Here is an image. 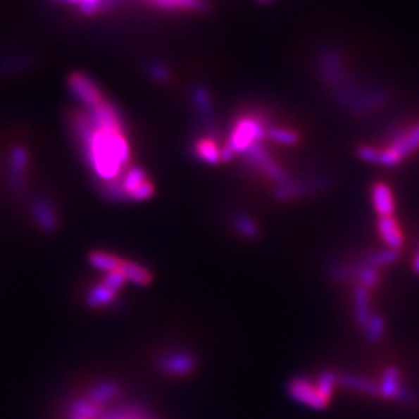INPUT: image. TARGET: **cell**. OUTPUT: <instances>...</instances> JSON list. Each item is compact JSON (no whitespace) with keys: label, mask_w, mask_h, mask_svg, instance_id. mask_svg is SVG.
Segmentation results:
<instances>
[{"label":"cell","mask_w":419,"mask_h":419,"mask_svg":"<svg viewBox=\"0 0 419 419\" xmlns=\"http://www.w3.org/2000/svg\"><path fill=\"white\" fill-rule=\"evenodd\" d=\"M73 127L95 176L106 184L118 180L123 174V168L131 162V148L123 129L121 131L98 129L90 123L87 113L81 112L75 113Z\"/></svg>","instance_id":"cell-1"},{"label":"cell","mask_w":419,"mask_h":419,"mask_svg":"<svg viewBox=\"0 0 419 419\" xmlns=\"http://www.w3.org/2000/svg\"><path fill=\"white\" fill-rule=\"evenodd\" d=\"M339 385V375L331 370H323L315 380L295 377L287 385L291 398L312 410H325L332 399L335 387Z\"/></svg>","instance_id":"cell-2"},{"label":"cell","mask_w":419,"mask_h":419,"mask_svg":"<svg viewBox=\"0 0 419 419\" xmlns=\"http://www.w3.org/2000/svg\"><path fill=\"white\" fill-rule=\"evenodd\" d=\"M315 68L320 82L331 92L342 82L354 75L348 67L346 55L340 47L334 44H322L315 53Z\"/></svg>","instance_id":"cell-3"},{"label":"cell","mask_w":419,"mask_h":419,"mask_svg":"<svg viewBox=\"0 0 419 419\" xmlns=\"http://www.w3.org/2000/svg\"><path fill=\"white\" fill-rule=\"evenodd\" d=\"M390 144L385 149L377 148L376 165L393 168L401 165L408 156L419 149V125L413 127H399L393 131Z\"/></svg>","instance_id":"cell-4"},{"label":"cell","mask_w":419,"mask_h":419,"mask_svg":"<svg viewBox=\"0 0 419 419\" xmlns=\"http://www.w3.org/2000/svg\"><path fill=\"white\" fill-rule=\"evenodd\" d=\"M393 90L392 87L380 82H367L362 84L359 94L356 100L349 106L346 112L353 117H365L371 113L379 112L390 106L393 101Z\"/></svg>","instance_id":"cell-5"},{"label":"cell","mask_w":419,"mask_h":419,"mask_svg":"<svg viewBox=\"0 0 419 419\" xmlns=\"http://www.w3.org/2000/svg\"><path fill=\"white\" fill-rule=\"evenodd\" d=\"M269 126L260 115H244L234 123L227 146L242 156L250 146L263 143Z\"/></svg>","instance_id":"cell-6"},{"label":"cell","mask_w":419,"mask_h":419,"mask_svg":"<svg viewBox=\"0 0 419 419\" xmlns=\"http://www.w3.org/2000/svg\"><path fill=\"white\" fill-rule=\"evenodd\" d=\"M332 184H334V179L331 176H327V174H320V176H312L303 180L291 179L287 184L275 187V189H273V197L281 202L301 199V197L326 192V189H330L332 187Z\"/></svg>","instance_id":"cell-7"},{"label":"cell","mask_w":419,"mask_h":419,"mask_svg":"<svg viewBox=\"0 0 419 419\" xmlns=\"http://www.w3.org/2000/svg\"><path fill=\"white\" fill-rule=\"evenodd\" d=\"M242 157L251 170L264 174V176L269 177L277 187L284 185L291 180L289 174L275 162V160L272 158L270 152L263 143H256L254 146H250L246 152H244Z\"/></svg>","instance_id":"cell-8"},{"label":"cell","mask_w":419,"mask_h":419,"mask_svg":"<svg viewBox=\"0 0 419 419\" xmlns=\"http://www.w3.org/2000/svg\"><path fill=\"white\" fill-rule=\"evenodd\" d=\"M90 263H92L96 269L108 273L120 272L121 275H125L126 280H131L137 284H146L151 280L148 270L142 268V265L120 260V258L111 254H104V251H94V254L90 255Z\"/></svg>","instance_id":"cell-9"},{"label":"cell","mask_w":419,"mask_h":419,"mask_svg":"<svg viewBox=\"0 0 419 419\" xmlns=\"http://www.w3.org/2000/svg\"><path fill=\"white\" fill-rule=\"evenodd\" d=\"M379 398L388 401H399V402H413L415 393L404 385L401 371L396 367H388L384 370L382 377L377 382Z\"/></svg>","instance_id":"cell-10"},{"label":"cell","mask_w":419,"mask_h":419,"mask_svg":"<svg viewBox=\"0 0 419 419\" xmlns=\"http://www.w3.org/2000/svg\"><path fill=\"white\" fill-rule=\"evenodd\" d=\"M68 89L86 109H92L104 100L101 90L98 89L95 81L80 72H75L68 76Z\"/></svg>","instance_id":"cell-11"},{"label":"cell","mask_w":419,"mask_h":419,"mask_svg":"<svg viewBox=\"0 0 419 419\" xmlns=\"http://www.w3.org/2000/svg\"><path fill=\"white\" fill-rule=\"evenodd\" d=\"M371 204L373 208L377 213L379 218H387L393 216L396 210V202L392 188L387 184H375L371 188Z\"/></svg>","instance_id":"cell-12"},{"label":"cell","mask_w":419,"mask_h":419,"mask_svg":"<svg viewBox=\"0 0 419 419\" xmlns=\"http://www.w3.org/2000/svg\"><path fill=\"white\" fill-rule=\"evenodd\" d=\"M371 291L363 286H356L353 294V304H354V318L357 326L363 331L370 320L375 317V312L371 309Z\"/></svg>","instance_id":"cell-13"},{"label":"cell","mask_w":419,"mask_h":419,"mask_svg":"<svg viewBox=\"0 0 419 419\" xmlns=\"http://www.w3.org/2000/svg\"><path fill=\"white\" fill-rule=\"evenodd\" d=\"M377 232L382 238L387 249L399 250L404 244V233L401 230V225L394 216L379 218L377 220Z\"/></svg>","instance_id":"cell-14"},{"label":"cell","mask_w":419,"mask_h":419,"mask_svg":"<svg viewBox=\"0 0 419 419\" xmlns=\"http://www.w3.org/2000/svg\"><path fill=\"white\" fill-rule=\"evenodd\" d=\"M339 385L348 388V390L373 396V398H379V388L377 382L370 380L363 376L357 375H339Z\"/></svg>","instance_id":"cell-15"},{"label":"cell","mask_w":419,"mask_h":419,"mask_svg":"<svg viewBox=\"0 0 419 419\" xmlns=\"http://www.w3.org/2000/svg\"><path fill=\"white\" fill-rule=\"evenodd\" d=\"M144 182H148L146 173H144L140 166H132L120 177L121 188L126 196V201H131V196L139 189Z\"/></svg>","instance_id":"cell-16"},{"label":"cell","mask_w":419,"mask_h":419,"mask_svg":"<svg viewBox=\"0 0 419 419\" xmlns=\"http://www.w3.org/2000/svg\"><path fill=\"white\" fill-rule=\"evenodd\" d=\"M196 156L197 158H201L204 163L207 165H218L220 160V148L218 146V143L211 139H201L199 142H196Z\"/></svg>","instance_id":"cell-17"},{"label":"cell","mask_w":419,"mask_h":419,"mask_svg":"<svg viewBox=\"0 0 419 419\" xmlns=\"http://www.w3.org/2000/svg\"><path fill=\"white\" fill-rule=\"evenodd\" d=\"M28 165V152L24 146H14L10 154V168L13 179L18 182V185L22 184V179H24V173Z\"/></svg>","instance_id":"cell-18"},{"label":"cell","mask_w":419,"mask_h":419,"mask_svg":"<svg viewBox=\"0 0 419 419\" xmlns=\"http://www.w3.org/2000/svg\"><path fill=\"white\" fill-rule=\"evenodd\" d=\"M265 139L270 142H275L278 144H284V146H294L299 143L300 137L292 129L280 127V126H269L268 132H265Z\"/></svg>","instance_id":"cell-19"},{"label":"cell","mask_w":419,"mask_h":419,"mask_svg":"<svg viewBox=\"0 0 419 419\" xmlns=\"http://www.w3.org/2000/svg\"><path fill=\"white\" fill-rule=\"evenodd\" d=\"M152 4H156L160 8L165 10H193L201 11L207 8L204 0H151Z\"/></svg>","instance_id":"cell-20"},{"label":"cell","mask_w":419,"mask_h":419,"mask_svg":"<svg viewBox=\"0 0 419 419\" xmlns=\"http://www.w3.org/2000/svg\"><path fill=\"white\" fill-rule=\"evenodd\" d=\"M33 211H35V216L37 219V223H39L44 228H47V230H53V228L56 227L55 211L51 210V207L47 202H45V201H36L35 205H33Z\"/></svg>","instance_id":"cell-21"},{"label":"cell","mask_w":419,"mask_h":419,"mask_svg":"<svg viewBox=\"0 0 419 419\" xmlns=\"http://www.w3.org/2000/svg\"><path fill=\"white\" fill-rule=\"evenodd\" d=\"M399 258V250H393V249H384V250H377L375 254H371L367 260L368 264L375 265L376 269H382L388 264H393L394 261H398Z\"/></svg>","instance_id":"cell-22"},{"label":"cell","mask_w":419,"mask_h":419,"mask_svg":"<svg viewBox=\"0 0 419 419\" xmlns=\"http://www.w3.org/2000/svg\"><path fill=\"white\" fill-rule=\"evenodd\" d=\"M385 330H387V325H385L384 317H380L379 314H375V317L370 320V323L363 330V334H365V337H367V340L371 342V344H376V342H380L384 339Z\"/></svg>","instance_id":"cell-23"},{"label":"cell","mask_w":419,"mask_h":419,"mask_svg":"<svg viewBox=\"0 0 419 419\" xmlns=\"http://www.w3.org/2000/svg\"><path fill=\"white\" fill-rule=\"evenodd\" d=\"M193 101L196 104L197 112H199L204 118L211 117V101L207 89L196 86L193 89Z\"/></svg>","instance_id":"cell-24"},{"label":"cell","mask_w":419,"mask_h":419,"mask_svg":"<svg viewBox=\"0 0 419 419\" xmlns=\"http://www.w3.org/2000/svg\"><path fill=\"white\" fill-rule=\"evenodd\" d=\"M233 227L236 228V232H239L242 236H246V238H256L258 233H260L255 220L244 215H238L233 218Z\"/></svg>","instance_id":"cell-25"},{"label":"cell","mask_w":419,"mask_h":419,"mask_svg":"<svg viewBox=\"0 0 419 419\" xmlns=\"http://www.w3.org/2000/svg\"><path fill=\"white\" fill-rule=\"evenodd\" d=\"M166 367L171 373H177V375H184V373L189 371L193 367V361L187 356H177L171 357L170 361L166 362Z\"/></svg>","instance_id":"cell-26"},{"label":"cell","mask_w":419,"mask_h":419,"mask_svg":"<svg viewBox=\"0 0 419 419\" xmlns=\"http://www.w3.org/2000/svg\"><path fill=\"white\" fill-rule=\"evenodd\" d=\"M148 72L152 78L157 81H166L170 78V72H168L166 65H163L162 63H151L148 67Z\"/></svg>","instance_id":"cell-27"},{"label":"cell","mask_w":419,"mask_h":419,"mask_svg":"<svg viewBox=\"0 0 419 419\" xmlns=\"http://www.w3.org/2000/svg\"><path fill=\"white\" fill-rule=\"evenodd\" d=\"M64 2L68 4H76L80 6H87V5H95V4H100L101 0H64Z\"/></svg>","instance_id":"cell-28"},{"label":"cell","mask_w":419,"mask_h":419,"mask_svg":"<svg viewBox=\"0 0 419 419\" xmlns=\"http://www.w3.org/2000/svg\"><path fill=\"white\" fill-rule=\"evenodd\" d=\"M411 269H413L416 275H419V244H418V249L413 255V260H411Z\"/></svg>","instance_id":"cell-29"},{"label":"cell","mask_w":419,"mask_h":419,"mask_svg":"<svg viewBox=\"0 0 419 419\" xmlns=\"http://www.w3.org/2000/svg\"><path fill=\"white\" fill-rule=\"evenodd\" d=\"M260 2H263V4H264V2H269V0H260Z\"/></svg>","instance_id":"cell-30"}]
</instances>
